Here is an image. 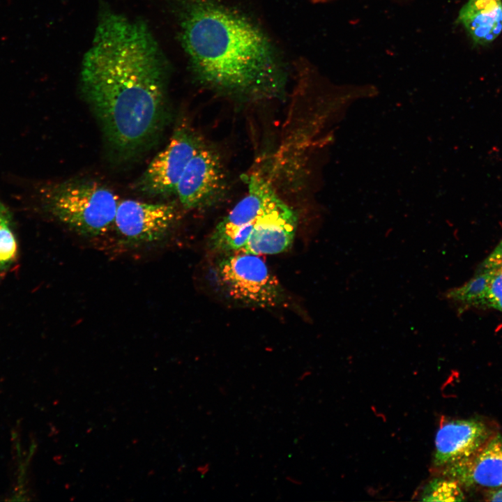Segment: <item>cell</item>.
I'll return each mask as SVG.
<instances>
[{
  "label": "cell",
  "instance_id": "obj_1",
  "mask_svg": "<svg viewBox=\"0 0 502 502\" xmlns=\"http://www.w3.org/2000/svg\"><path fill=\"white\" fill-rule=\"evenodd\" d=\"M84 98L118 156L129 158L156 138L167 118L165 73L142 22L105 13L81 70Z\"/></svg>",
  "mask_w": 502,
  "mask_h": 502
},
{
  "label": "cell",
  "instance_id": "obj_2",
  "mask_svg": "<svg viewBox=\"0 0 502 502\" xmlns=\"http://www.w3.org/2000/svg\"><path fill=\"white\" fill-rule=\"evenodd\" d=\"M182 40L200 79L225 91L268 95L280 84V67L262 31L212 0H196L182 22Z\"/></svg>",
  "mask_w": 502,
  "mask_h": 502
},
{
  "label": "cell",
  "instance_id": "obj_3",
  "mask_svg": "<svg viewBox=\"0 0 502 502\" xmlns=\"http://www.w3.org/2000/svg\"><path fill=\"white\" fill-rule=\"evenodd\" d=\"M43 206L54 218L84 237L106 233L114 225L118 196L98 182L70 179L45 186Z\"/></svg>",
  "mask_w": 502,
  "mask_h": 502
},
{
  "label": "cell",
  "instance_id": "obj_4",
  "mask_svg": "<svg viewBox=\"0 0 502 502\" xmlns=\"http://www.w3.org/2000/svg\"><path fill=\"white\" fill-rule=\"evenodd\" d=\"M215 274L226 296L241 305L271 309L287 303V294L280 280L259 255L243 252L220 254Z\"/></svg>",
  "mask_w": 502,
  "mask_h": 502
},
{
  "label": "cell",
  "instance_id": "obj_5",
  "mask_svg": "<svg viewBox=\"0 0 502 502\" xmlns=\"http://www.w3.org/2000/svg\"><path fill=\"white\" fill-rule=\"evenodd\" d=\"M279 198L268 180L257 174L252 175L245 196L212 231L208 240L209 249L220 254L240 252L257 220Z\"/></svg>",
  "mask_w": 502,
  "mask_h": 502
},
{
  "label": "cell",
  "instance_id": "obj_6",
  "mask_svg": "<svg viewBox=\"0 0 502 502\" xmlns=\"http://www.w3.org/2000/svg\"><path fill=\"white\" fill-rule=\"evenodd\" d=\"M203 146L201 139L190 128L178 126L168 144L153 158L139 178L137 190L151 196L176 193L185 167Z\"/></svg>",
  "mask_w": 502,
  "mask_h": 502
},
{
  "label": "cell",
  "instance_id": "obj_7",
  "mask_svg": "<svg viewBox=\"0 0 502 502\" xmlns=\"http://www.w3.org/2000/svg\"><path fill=\"white\" fill-rule=\"evenodd\" d=\"M177 218L172 203L120 200L114 225L123 242L128 245L153 243L163 239Z\"/></svg>",
  "mask_w": 502,
  "mask_h": 502
},
{
  "label": "cell",
  "instance_id": "obj_8",
  "mask_svg": "<svg viewBox=\"0 0 502 502\" xmlns=\"http://www.w3.org/2000/svg\"><path fill=\"white\" fill-rule=\"evenodd\" d=\"M225 174L217 153L203 146L185 167L176 194L185 209L213 204L223 192Z\"/></svg>",
  "mask_w": 502,
  "mask_h": 502
},
{
  "label": "cell",
  "instance_id": "obj_9",
  "mask_svg": "<svg viewBox=\"0 0 502 502\" xmlns=\"http://www.w3.org/2000/svg\"><path fill=\"white\" fill-rule=\"evenodd\" d=\"M298 223L297 213L280 198L254 224L238 252L276 254L292 245Z\"/></svg>",
  "mask_w": 502,
  "mask_h": 502
},
{
  "label": "cell",
  "instance_id": "obj_10",
  "mask_svg": "<svg viewBox=\"0 0 502 502\" xmlns=\"http://www.w3.org/2000/svg\"><path fill=\"white\" fill-rule=\"evenodd\" d=\"M492 434L487 424L476 418L442 423L435 437L434 466L443 468L470 457L487 443Z\"/></svg>",
  "mask_w": 502,
  "mask_h": 502
},
{
  "label": "cell",
  "instance_id": "obj_11",
  "mask_svg": "<svg viewBox=\"0 0 502 502\" xmlns=\"http://www.w3.org/2000/svg\"><path fill=\"white\" fill-rule=\"evenodd\" d=\"M442 469L444 476L467 488L502 486V435L492 436L470 457Z\"/></svg>",
  "mask_w": 502,
  "mask_h": 502
},
{
  "label": "cell",
  "instance_id": "obj_12",
  "mask_svg": "<svg viewBox=\"0 0 502 502\" xmlns=\"http://www.w3.org/2000/svg\"><path fill=\"white\" fill-rule=\"evenodd\" d=\"M457 22L475 45H487L502 31V0H468L459 10Z\"/></svg>",
  "mask_w": 502,
  "mask_h": 502
},
{
  "label": "cell",
  "instance_id": "obj_13",
  "mask_svg": "<svg viewBox=\"0 0 502 502\" xmlns=\"http://www.w3.org/2000/svg\"><path fill=\"white\" fill-rule=\"evenodd\" d=\"M480 264L489 275L486 308L502 312V238Z\"/></svg>",
  "mask_w": 502,
  "mask_h": 502
},
{
  "label": "cell",
  "instance_id": "obj_14",
  "mask_svg": "<svg viewBox=\"0 0 502 502\" xmlns=\"http://www.w3.org/2000/svg\"><path fill=\"white\" fill-rule=\"evenodd\" d=\"M464 494L460 485L450 478H438L430 481L421 494L423 501H462Z\"/></svg>",
  "mask_w": 502,
  "mask_h": 502
},
{
  "label": "cell",
  "instance_id": "obj_15",
  "mask_svg": "<svg viewBox=\"0 0 502 502\" xmlns=\"http://www.w3.org/2000/svg\"><path fill=\"white\" fill-rule=\"evenodd\" d=\"M11 215L4 206L0 210V268L4 267L15 258L17 245L10 228Z\"/></svg>",
  "mask_w": 502,
  "mask_h": 502
},
{
  "label": "cell",
  "instance_id": "obj_16",
  "mask_svg": "<svg viewBox=\"0 0 502 502\" xmlns=\"http://www.w3.org/2000/svg\"><path fill=\"white\" fill-rule=\"evenodd\" d=\"M489 492L487 494V500L491 501H502V486Z\"/></svg>",
  "mask_w": 502,
  "mask_h": 502
},
{
  "label": "cell",
  "instance_id": "obj_17",
  "mask_svg": "<svg viewBox=\"0 0 502 502\" xmlns=\"http://www.w3.org/2000/svg\"><path fill=\"white\" fill-rule=\"evenodd\" d=\"M197 471L202 476L206 475L210 470V464L206 463L203 465H200L197 469Z\"/></svg>",
  "mask_w": 502,
  "mask_h": 502
},
{
  "label": "cell",
  "instance_id": "obj_18",
  "mask_svg": "<svg viewBox=\"0 0 502 502\" xmlns=\"http://www.w3.org/2000/svg\"><path fill=\"white\" fill-rule=\"evenodd\" d=\"M286 479L289 482H291L292 484H294V485H300L301 484V482L298 480L296 479L295 478H294L292 476H287Z\"/></svg>",
  "mask_w": 502,
  "mask_h": 502
},
{
  "label": "cell",
  "instance_id": "obj_19",
  "mask_svg": "<svg viewBox=\"0 0 502 502\" xmlns=\"http://www.w3.org/2000/svg\"><path fill=\"white\" fill-rule=\"evenodd\" d=\"M332 1H335V0H312V1L316 2V3H326V2H330Z\"/></svg>",
  "mask_w": 502,
  "mask_h": 502
},
{
  "label": "cell",
  "instance_id": "obj_20",
  "mask_svg": "<svg viewBox=\"0 0 502 502\" xmlns=\"http://www.w3.org/2000/svg\"><path fill=\"white\" fill-rule=\"evenodd\" d=\"M5 205L0 201V210Z\"/></svg>",
  "mask_w": 502,
  "mask_h": 502
}]
</instances>
